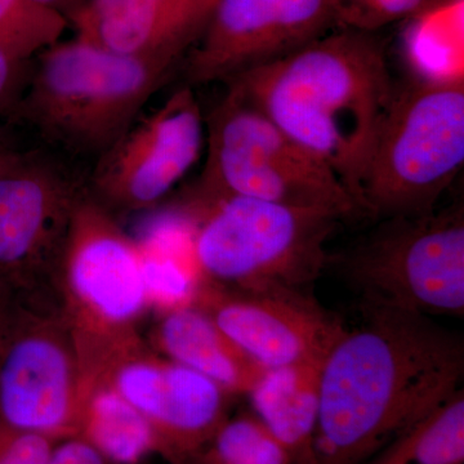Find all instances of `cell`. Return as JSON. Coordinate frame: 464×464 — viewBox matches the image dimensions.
<instances>
[{"label":"cell","instance_id":"cell-1","mask_svg":"<svg viewBox=\"0 0 464 464\" xmlns=\"http://www.w3.org/2000/svg\"><path fill=\"white\" fill-rule=\"evenodd\" d=\"M320 372L316 464H362L462 389L464 341L430 316L362 307Z\"/></svg>","mask_w":464,"mask_h":464},{"label":"cell","instance_id":"cell-2","mask_svg":"<svg viewBox=\"0 0 464 464\" xmlns=\"http://www.w3.org/2000/svg\"><path fill=\"white\" fill-rule=\"evenodd\" d=\"M324 161L356 201L395 84L378 33L338 27L226 82Z\"/></svg>","mask_w":464,"mask_h":464},{"label":"cell","instance_id":"cell-3","mask_svg":"<svg viewBox=\"0 0 464 464\" xmlns=\"http://www.w3.org/2000/svg\"><path fill=\"white\" fill-rule=\"evenodd\" d=\"M182 61L174 54L121 53L76 36L58 41L33 58L9 118L67 154L99 159Z\"/></svg>","mask_w":464,"mask_h":464},{"label":"cell","instance_id":"cell-4","mask_svg":"<svg viewBox=\"0 0 464 464\" xmlns=\"http://www.w3.org/2000/svg\"><path fill=\"white\" fill-rule=\"evenodd\" d=\"M52 282L78 348L85 384L142 343L139 325L150 304L139 246L87 188L72 212Z\"/></svg>","mask_w":464,"mask_h":464},{"label":"cell","instance_id":"cell-5","mask_svg":"<svg viewBox=\"0 0 464 464\" xmlns=\"http://www.w3.org/2000/svg\"><path fill=\"white\" fill-rule=\"evenodd\" d=\"M464 163V83L420 75L395 85L362 182V216L435 209Z\"/></svg>","mask_w":464,"mask_h":464},{"label":"cell","instance_id":"cell-6","mask_svg":"<svg viewBox=\"0 0 464 464\" xmlns=\"http://www.w3.org/2000/svg\"><path fill=\"white\" fill-rule=\"evenodd\" d=\"M195 253L204 277L222 285L275 283L306 288L326 267V244L344 219L329 210L226 197L191 199Z\"/></svg>","mask_w":464,"mask_h":464},{"label":"cell","instance_id":"cell-7","mask_svg":"<svg viewBox=\"0 0 464 464\" xmlns=\"http://www.w3.org/2000/svg\"><path fill=\"white\" fill-rule=\"evenodd\" d=\"M207 159L191 199L243 197L362 216L331 168L228 90L206 121Z\"/></svg>","mask_w":464,"mask_h":464},{"label":"cell","instance_id":"cell-8","mask_svg":"<svg viewBox=\"0 0 464 464\" xmlns=\"http://www.w3.org/2000/svg\"><path fill=\"white\" fill-rule=\"evenodd\" d=\"M334 265L362 307H386L426 316L464 313L462 206L390 217Z\"/></svg>","mask_w":464,"mask_h":464},{"label":"cell","instance_id":"cell-9","mask_svg":"<svg viewBox=\"0 0 464 464\" xmlns=\"http://www.w3.org/2000/svg\"><path fill=\"white\" fill-rule=\"evenodd\" d=\"M85 378L74 337L58 304L39 290L17 295L0 347V423L63 441L75 438Z\"/></svg>","mask_w":464,"mask_h":464},{"label":"cell","instance_id":"cell-10","mask_svg":"<svg viewBox=\"0 0 464 464\" xmlns=\"http://www.w3.org/2000/svg\"><path fill=\"white\" fill-rule=\"evenodd\" d=\"M84 190L52 155L0 150V285L20 295L52 282Z\"/></svg>","mask_w":464,"mask_h":464},{"label":"cell","instance_id":"cell-11","mask_svg":"<svg viewBox=\"0 0 464 464\" xmlns=\"http://www.w3.org/2000/svg\"><path fill=\"white\" fill-rule=\"evenodd\" d=\"M192 304L265 371L323 366L347 331L304 288L283 284L231 286L206 279Z\"/></svg>","mask_w":464,"mask_h":464},{"label":"cell","instance_id":"cell-12","mask_svg":"<svg viewBox=\"0 0 464 464\" xmlns=\"http://www.w3.org/2000/svg\"><path fill=\"white\" fill-rule=\"evenodd\" d=\"M206 133L199 101L183 85L97 159L88 194L111 213L154 207L199 160Z\"/></svg>","mask_w":464,"mask_h":464},{"label":"cell","instance_id":"cell-13","mask_svg":"<svg viewBox=\"0 0 464 464\" xmlns=\"http://www.w3.org/2000/svg\"><path fill=\"white\" fill-rule=\"evenodd\" d=\"M338 27L333 0H217L185 58L188 84L226 83Z\"/></svg>","mask_w":464,"mask_h":464},{"label":"cell","instance_id":"cell-14","mask_svg":"<svg viewBox=\"0 0 464 464\" xmlns=\"http://www.w3.org/2000/svg\"><path fill=\"white\" fill-rule=\"evenodd\" d=\"M92 381L106 382L151 423L161 456L172 464L191 462L230 417L234 398L209 378L150 353L143 343L116 357Z\"/></svg>","mask_w":464,"mask_h":464},{"label":"cell","instance_id":"cell-15","mask_svg":"<svg viewBox=\"0 0 464 464\" xmlns=\"http://www.w3.org/2000/svg\"><path fill=\"white\" fill-rule=\"evenodd\" d=\"M217 0H85L70 18L76 38L130 54H174L185 61Z\"/></svg>","mask_w":464,"mask_h":464},{"label":"cell","instance_id":"cell-16","mask_svg":"<svg viewBox=\"0 0 464 464\" xmlns=\"http://www.w3.org/2000/svg\"><path fill=\"white\" fill-rule=\"evenodd\" d=\"M152 342L159 355L209 378L232 396L248 395L265 373L195 304L161 314Z\"/></svg>","mask_w":464,"mask_h":464},{"label":"cell","instance_id":"cell-17","mask_svg":"<svg viewBox=\"0 0 464 464\" xmlns=\"http://www.w3.org/2000/svg\"><path fill=\"white\" fill-rule=\"evenodd\" d=\"M195 232L197 217L183 206L149 217L133 237L150 310L159 315L190 306L206 280L195 253Z\"/></svg>","mask_w":464,"mask_h":464},{"label":"cell","instance_id":"cell-18","mask_svg":"<svg viewBox=\"0 0 464 464\" xmlns=\"http://www.w3.org/2000/svg\"><path fill=\"white\" fill-rule=\"evenodd\" d=\"M320 372L317 365L270 369L246 395L292 464H316Z\"/></svg>","mask_w":464,"mask_h":464},{"label":"cell","instance_id":"cell-19","mask_svg":"<svg viewBox=\"0 0 464 464\" xmlns=\"http://www.w3.org/2000/svg\"><path fill=\"white\" fill-rule=\"evenodd\" d=\"M109 464H141L161 456L151 423L103 381L85 386L78 433Z\"/></svg>","mask_w":464,"mask_h":464},{"label":"cell","instance_id":"cell-20","mask_svg":"<svg viewBox=\"0 0 464 464\" xmlns=\"http://www.w3.org/2000/svg\"><path fill=\"white\" fill-rule=\"evenodd\" d=\"M362 464H464L463 389Z\"/></svg>","mask_w":464,"mask_h":464},{"label":"cell","instance_id":"cell-21","mask_svg":"<svg viewBox=\"0 0 464 464\" xmlns=\"http://www.w3.org/2000/svg\"><path fill=\"white\" fill-rule=\"evenodd\" d=\"M188 464H292L288 453L253 413L228 417Z\"/></svg>","mask_w":464,"mask_h":464},{"label":"cell","instance_id":"cell-22","mask_svg":"<svg viewBox=\"0 0 464 464\" xmlns=\"http://www.w3.org/2000/svg\"><path fill=\"white\" fill-rule=\"evenodd\" d=\"M67 27L65 17L33 0H0V50L17 60L32 61Z\"/></svg>","mask_w":464,"mask_h":464},{"label":"cell","instance_id":"cell-23","mask_svg":"<svg viewBox=\"0 0 464 464\" xmlns=\"http://www.w3.org/2000/svg\"><path fill=\"white\" fill-rule=\"evenodd\" d=\"M338 26L378 33L399 21L420 18L457 0H333Z\"/></svg>","mask_w":464,"mask_h":464},{"label":"cell","instance_id":"cell-24","mask_svg":"<svg viewBox=\"0 0 464 464\" xmlns=\"http://www.w3.org/2000/svg\"><path fill=\"white\" fill-rule=\"evenodd\" d=\"M57 442L0 423V464H45Z\"/></svg>","mask_w":464,"mask_h":464},{"label":"cell","instance_id":"cell-25","mask_svg":"<svg viewBox=\"0 0 464 464\" xmlns=\"http://www.w3.org/2000/svg\"><path fill=\"white\" fill-rule=\"evenodd\" d=\"M32 61H21L0 50V116L11 115L23 96Z\"/></svg>","mask_w":464,"mask_h":464},{"label":"cell","instance_id":"cell-26","mask_svg":"<svg viewBox=\"0 0 464 464\" xmlns=\"http://www.w3.org/2000/svg\"><path fill=\"white\" fill-rule=\"evenodd\" d=\"M45 464H109L81 438L58 441Z\"/></svg>","mask_w":464,"mask_h":464},{"label":"cell","instance_id":"cell-27","mask_svg":"<svg viewBox=\"0 0 464 464\" xmlns=\"http://www.w3.org/2000/svg\"><path fill=\"white\" fill-rule=\"evenodd\" d=\"M16 299L17 293L0 285V347H2L12 316H14Z\"/></svg>","mask_w":464,"mask_h":464},{"label":"cell","instance_id":"cell-28","mask_svg":"<svg viewBox=\"0 0 464 464\" xmlns=\"http://www.w3.org/2000/svg\"><path fill=\"white\" fill-rule=\"evenodd\" d=\"M33 2L42 5V7L56 12V14L65 17L67 23H69L70 18L83 7L85 0H33Z\"/></svg>","mask_w":464,"mask_h":464},{"label":"cell","instance_id":"cell-29","mask_svg":"<svg viewBox=\"0 0 464 464\" xmlns=\"http://www.w3.org/2000/svg\"><path fill=\"white\" fill-rule=\"evenodd\" d=\"M8 146L7 141H5V133H3L2 128H0V150H3Z\"/></svg>","mask_w":464,"mask_h":464}]
</instances>
